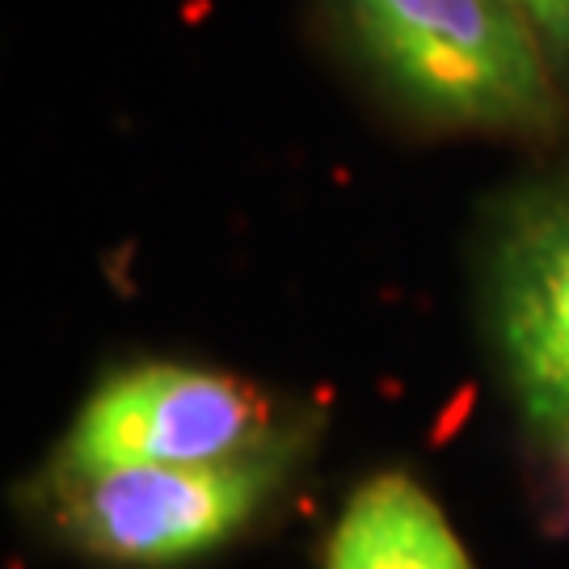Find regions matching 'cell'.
I'll return each mask as SVG.
<instances>
[{"label": "cell", "mask_w": 569, "mask_h": 569, "mask_svg": "<svg viewBox=\"0 0 569 569\" xmlns=\"http://www.w3.org/2000/svg\"><path fill=\"white\" fill-rule=\"evenodd\" d=\"M489 329L528 430L569 460V182L515 194L489 237Z\"/></svg>", "instance_id": "obj_4"}, {"label": "cell", "mask_w": 569, "mask_h": 569, "mask_svg": "<svg viewBox=\"0 0 569 569\" xmlns=\"http://www.w3.org/2000/svg\"><path fill=\"white\" fill-rule=\"evenodd\" d=\"M296 468V435L283 443L203 468H42L39 507L51 528L114 566H182L237 540Z\"/></svg>", "instance_id": "obj_2"}, {"label": "cell", "mask_w": 569, "mask_h": 569, "mask_svg": "<svg viewBox=\"0 0 569 569\" xmlns=\"http://www.w3.org/2000/svg\"><path fill=\"white\" fill-rule=\"evenodd\" d=\"M371 81L448 131L549 140L566 122L561 77L507 0H333Z\"/></svg>", "instance_id": "obj_1"}, {"label": "cell", "mask_w": 569, "mask_h": 569, "mask_svg": "<svg viewBox=\"0 0 569 569\" xmlns=\"http://www.w3.org/2000/svg\"><path fill=\"white\" fill-rule=\"evenodd\" d=\"M545 47L552 72L569 81V0H507Z\"/></svg>", "instance_id": "obj_6"}, {"label": "cell", "mask_w": 569, "mask_h": 569, "mask_svg": "<svg viewBox=\"0 0 569 569\" xmlns=\"http://www.w3.org/2000/svg\"><path fill=\"white\" fill-rule=\"evenodd\" d=\"M262 388L186 363H140L89 392L51 468H203L283 443Z\"/></svg>", "instance_id": "obj_3"}, {"label": "cell", "mask_w": 569, "mask_h": 569, "mask_svg": "<svg viewBox=\"0 0 569 569\" xmlns=\"http://www.w3.org/2000/svg\"><path fill=\"white\" fill-rule=\"evenodd\" d=\"M326 569H477L439 502L406 472L359 486L329 536Z\"/></svg>", "instance_id": "obj_5"}]
</instances>
